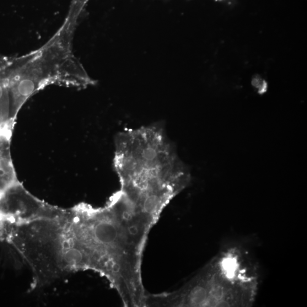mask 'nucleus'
Listing matches in <instances>:
<instances>
[{
	"instance_id": "obj_1",
	"label": "nucleus",
	"mask_w": 307,
	"mask_h": 307,
	"mask_svg": "<svg viewBox=\"0 0 307 307\" xmlns=\"http://www.w3.org/2000/svg\"><path fill=\"white\" fill-rule=\"evenodd\" d=\"M114 166L122 190L144 200L169 201L191 180L162 125L153 124L117 134Z\"/></svg>"
},
{
	"instance_id": "obj_2",
	"label": "nucleus",
	"mask_w": 307,
	"mask_h": 307,
	"mask_svg": "<svg viewBox=\"0 0 307 307\" xmlns=\"http://www.w3.org/2000/svg\"><path fill=\"white\" fill-rule=\"evenodd\" d=\"M73 41L57 30L44 45L26 55H2V77L8 92L14 121L25 102L48 85L84 88L95 84L75 56Z\"/></svg>"
},
{
	"instance_id": "obj_3",
	"label": "nucleus",
	"mask_w": 307,
	"mask_h": 307,
	"mask_svg": "<svg viewBox=\"0 0 307 307\" xmlns=\"http://www.w3.org/2000/svg\"><path fill=\"white\" fill-rule=\"evenodd\" d=\"M257 268L247 252L238 247L220 252L183 295L182 305L250 306L259 286Z\"/></svg>"
},
{
	"instance_id": "obj_4",
	"label": "nucleus",
	"mask_w": 307,
	"mask_h": 307,
	"mask_svg": "<svg viewBox=\"0 0 307 307\" xmlns=\"http://www.w3.org/2000/svg\"><path fill=\"white\" fill-rule=\"evenodd\" d=\"M66 209L51 206L32 195L19 181L0 195V225L23 224L61 217Z\"/></svg>"
},
{
	"instance_id": "obj_5",
	"label": "nucleus",
	"mask_w": 307,
	"mask_h": 307,
	"mask_svg": "<svg viewBox=\"0 0 307 307\" xmlns=\"http://www.w3.org/2000/svg\"><path fill=\"white\" fill-rule=\"evenodd\" d=\"M11 139L0 138V195L19 182L10 155Z\"/></svg>"
},
{
	"instance_id": "obj_6",
	"label": "nucleus",
	"mask_w": 307,
	"mask_h": 307,
	"mask_svg": "<svg viewBox=\"0 0 307 307\" xmlns=\"http://www.w3.org/2000/svg\"><path fill=\"white\" fill-rule=\"evenodd\" d=\"M2 53H0L1 61ZM8 92L1 74L0 64V138L11 139L14 123Z\"/></svg>"
},
{
	"instance_id": "obj_7",
	"label": "nucleus",
	"mask_w": 307,
	"mask_h": 307,
	"mask_svg": "<svg viewBox=\"0 0 307 307\" xmlns=\"http://www.w3.org/2000/svg\"><path fill=\"white\" fill-rule=\"evenodd\" d=\"M216 1L220 2H230L232 1V0H216Z\"/></svg>"
},
{
	"instance_id": "obj_8",
	"label": "nucleus",
	"mask_w": 307,
	"mask_h": 307,
	"mask_svg": "<svg viewBox=\"0 0 307 307\" xmlns=\"http://www.w3.org/2000/svg\"><path fill=\"white\" fill-rule=\"evenodd\" d=\"M117 194H118V193H117ZM123 201H124V200H123ZM126 203H127V204L129 205V204H128L127 202H126ZM130 207H131V206H130ZM131 208H132V209L133 208V209H134L133 207H131Z\"/></svg>"
}]
</instances>
